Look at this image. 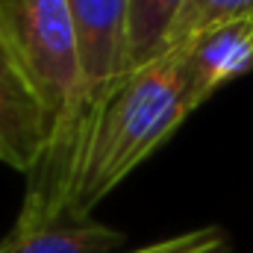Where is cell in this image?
<instances>
[{
	"mask_svg": "<svg viewBox=\"0 0 253 253\" xmlns=\"http://www.w3.org/2000/svg\"><path fill=\"white\" fill-rule=\"evenodd\" d=\"M189 115L177 50L129 71L91 115L68 180L65 218H88Z\"/></svg>",
	"mask_w": 253,
	"mask_h": 253,
	"instance_id": "cell-1",
	"label": "cell"
},
{
	"mask_svg": "<svg viewBox=\"0 0 253 253\" xmlns=\"http://www.w3.org/2000/svg\"><path fill=\"white\" fill-rule=\"evenodd\" d=\"M77 36V59H80V109L77 132L68 156L59 218L65 221L68 180L83 144V135L91 124V115L112 94V88L129 74V0H68Z\"/></svg>",
	"mask_w": 253,
	"mask_h": 253,
	"instance_id": "cell-2",
	"label": "cell"
},
{
	"mask_svg": "<svg viewBox=\"0 0 253 253\" xmlns=\"http://www.w3.org/2000/svg\"><path fill=\"white\" fill-rule=\"evenodd\" d=\"M47 147V115L12 42L0 0V162L36 174Z\"/></svg>",
	"mask_w": 253,
	"mask_h": 253,
	"instance_id": "cell-3",
	"label": "cell"
},
{
	"mask_svg": "<svg viewBox=\"0 0 253 253\" xmlns=\"http://www.w3.org/2000/svg\"><path fill=\"white\" fill-rule=\"evenodd\" d=\"M180 53L186 106L194 112L218 88L253 71V21L236 18L203 30Z\"/></svg>",
	"mask_w": 253,
	"mask_h": 253,
	"instance_id": "cell-4",
	"label": "cell"
},
{
	"mask_svg": "<svg viewBox=\"0 0 253 253\" xmlns=\"http://www.w3.org/2000/svg\"><path fill=\"white\" fill-rule=\"evenodd\" d=\"M124 233L80 218V221H18L0 239V253H132L121 251Z\"/></svg>",
	"mask_w": 253,
	"mask_h": 253,
	"instance_id": "cell-5",
	"label": "cell"
},
{
	"mask_svg": "<svg viewBox=\"0 0 253 253\" xmlns=\"http://www.w3.org/2000/svg\"><path fill=\"white\" fill-rule=\"evenodd\" d=\"M186 0H129V71L165 56Z\"/></svg>",
	"mask_w": 253,
	"mask_h": 253,
	"instance_id": "cell-6",
	"label": "cell"
},
{
	"mask_svg": "<svg viewBox=\"0 0 253 253\" xmlns=\"http://www.w3.org/2000/svg\"><path fill=\"white\" fill-rule=\"evenodd\" d=\"M236 18H251L253 21V0H186L177 24L168 36L165 53L186 47L203 30L224 24V21H236Z\"/></svg>",
	"mask_w": 253,
	"mask_h": 253,
	"instance_id": "cell-7",
	"label": "cell"
},
{
	"mask_svg": "<svg viewBox=\"0 0 253 253\" xmlns=\"http://www.w3.org/2000/svg\"><path fill=\"white\" fill-rule=\"evenodd\" d=\"M230 236L221 227H200V230H189L144 248H132V253H230Z\"/></svg>",
	"mask_w": 253,
	"mask_h": 253,
	"instance_id": "cell-8",
	"label": "cell"
}]
</instances>
